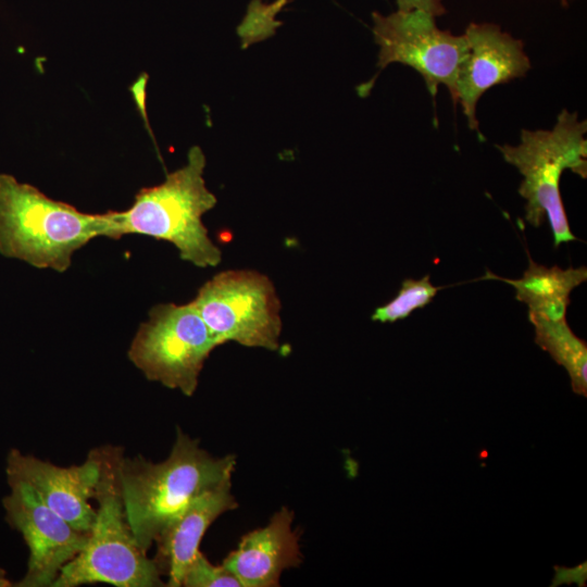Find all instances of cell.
Masks as SVG:
<instances>
[{"mask_svg": "<svg viewBox=\"0 0 587 587\" xmlns=\"http://www.w3.org/2000/svg\"><path fill=\"white\" fill-rule=\"evenodd\" d=\"M234 454L213 457L182 429L162 462L122 458L120 483L124 511L139 548L145 552L186 504L232 477Z\"/></svg>", "mask_w": 587, "mask_h": 587, "instance_id": "cell-1", "label": "cell"}, {"mask_svg": "<svg viewBox=\"0 0 587 587\" xmlns=\"http://www.w3.org/2000/svg\"><path fill=\"white\" fill-rule=\"evenodd\" d=\"M110 211L85 213L13 175L0 174V254L64 273L74 253L110 236Z\"/></svg>", "mask_w": 587, "mask_h": 587, "instance_id": "cell-2", "label": "cell"}, {"mask_svg": "<svg viewBox=\"0 0 587 587\" xmlns=\"http://www.w3.org/2000/svg\"><path fill=\"white\" fill-rule=\"evenodd\" d=\"M205 155L192 146L187 162L166 175L163 183L141 188L125 211H110L111 239L137 234L172 243L179 258L201 268L214 267L222 260L202 216L217 200L203 178Z\"/></svg>", "mask_w": 587, "mask_h": 587, "instance_id": "cell-3", "label": "cell"}, {"mask_svg": "<svg viewBox=\"0 0 587 587\" xmlns=\"http://www.w3.org/2000/svg\"><path fill=\"white\" fill-rule=\"evenodd\" d=\"M95 451L100 463L92 497L98 503L96 520L85 547L62 567L52 587L165 586L155 561L139 548L126 520L120 483L122 453L113 447Z\"/></svg>", "mask_w": 587, "mask_h": 587, "instance_id": "cell-4", "label": "cell"}, {"mask_svg": "<svg viewBox=\"0 0 587 587\" xmlns=\"http://www.w3.org/2000/svg\"><path fill=\"white\" fill-rule=\"evenodd\" d=\"M586 132L587 122L563 109L552 129H523L517 146H497L504 160L523 176L519 193L526 200L525 220L538 227L547 217L554 247L577 240L561 199L560 178L565 170L587 177Z\"/></svg>", "mask_w": 587, "mask_h": 587, "instance_id": "cell-5", "label": "cell"}, {"mask_svg": "<svg viewBox=\"0 0 587 587\" xmlns=\"http://www.w3.org/2000/svg\"><path fill=\"white\" fill-rule=\"evenodd\" d=\"M221 346L192 302L159 303L149 311L129 346L130 362L151 382L195 394L210 353Z\"/></svg>", "mask_w": 587, "mask_h": 587, "instance_id": "cell-6", "label": "cell"}, {"mask_svg": "<svg viewBox=\"0 0 587 587\" xmlns=\"http://www.w3.org/2000/svg\"><path fill=\"white\" fill-rule=\"evenodd\" d=\"M191 302L221 345L279 348L282 305L266 275L246 268L222 271L198 289Z\"/></svg>", "mask_w": 587, "mask_h": 587, "instance_id": "cell-7", "label": "cell"}, {"mask_svg": "<svg viewBox=\"0 0 587 587\" xmlns=\"http://www.w3.org/2000/svg\"><path fill=\"white\" fill-rule=\"evenodd\" d=\"M374 40L379 47V68L390 63L413 67L435 98L445 85L455 103V86L461 64L467 53L464 34L441 30L435 16L421 11H397L389 15L372 14Z\"/></svg>", "mask_w": 587, "mask_h": 587, "instance_id": "cell-8", "label": "cell"}, {"mask_svg": "<svg viewBox=\"0 0 587 587\" xmlns=\"http://www.w3.org/2000/svg\"><path fill=\"white\" fill-rule=\"evenodd\" d=\"M10 494L3 499L7 517L29 551L21 587H52L62 567L85 547L89 533L73 527L48 507L26 482L8 477Z\"/></svg>", "mask_w": 587, "mask_h": 587, "instance_id": "cell-9", "label": "cell"}, {"mask_svg": "<svg viewBox=\"0 0 587 587\" xmlns=\"http://www.w3.org/2000/svg\"><path fill=\"white\" fill-rule=\"evenodd\" d=\"M467 53L461 64L455 102L463 108L471 129L479 130L476 104L495 85L522 77L530 68L523 42L492 24L469 25L464 33Z\"/></svg>", "mask_w": 587, "mask_h": 587, "instance_id": "cell-10", "label": "cell"}, {"mask_svg": "<svg viewBox=\"0 0 587 587\" xmlns=\"http://www.w3.org/2000/svg\"><path fill=\"white\" fill-rule=\"evenodd\" d=\"M100 474L96 451L80 465L62 467L12 450L8 457V477L32 486L43 502L78 530L89 533L96 510L89 502Z\"/></svg>", "mask_w": 587, "mask_h": 587, "instance_id": "cell-11", "label": "cell"}, {"mask_svg": "<svg viewBox=\"0 0 587 587\" xmlns=\"http://www.w3.org/2000/svg\"><path fill=\"white\" fill-rule=\"evenodd\" d=\"M237 505L230 477L192 499L171 519L154 541L153 560L161 575L167 576L166 586H182L184 574L200 551L201 539L210 525Z\"/></svg>", "mask_w": 587, "mask_h": 587, "instance_id": "cell-12", "label": "cell"}, {"mask_svg": "<svg viewBox=\"0 0 587 587\" xmlns=\"http://www.w3.org/2000/svg\"><path fill=\"white\" fill-rule=\"evenodd\" d=\"M294 512L283 507L267 525L246 534L223 561L241 587H274L283 571L301 563Z\"/></svg>", "mask_w": 587, "mask_h": 587, "instance_id": "cell-13", "label": "cell"}, {"mask_svg": "<svg viewBox=\"0 0 587 587\" xmlns=\"http://www.w3.org/2000/svg\"><path fill=\"white\" fill-rule=\"evenodd\" d=\"M528 267L519 279L500 277L487 271L480 279H497L515 289L516 300L528 307V315L550 321L566 319L570 294L587 279L585 266L561 268L537 264L528 251Z\"/></svg>", "mask_w": 587, "mask_h": 587, "instance_id": "cell-14", "label": "cell"}, {"mask_svg": "<svg viewBox=\"0 0 587 587\" xmlns=\"http://www.w3.org/2000/svg\"><path fill=\"white\" fill-rule=\"evenodd\" d=\"M535 327V342L569 373L575 394L587 396V345L569 326L566 319L550 321L528 315Z\"/></svg>", "mask_w": 587, "mask_h": 587, "instance_id": "cell-15", "label": "cell"}, {"mask_svg": "<svg viewBox=\"0 0 587 587\" xmlns=\"http://www.w3.org/2000/svg\"><path fill=\"white\" fill-rule=\"evenodd\" d=\"M442 288L432 284L429 275H425L421 279L405 278L396 297L376 308L371 320L380 323H394L407 319L413 311L429 304L438 290Z\"/></svg>", "mask_w": 587, "mask_h": 587, "instance_id": "cell-16", "label": "cell"}, {"mask_svg": "<svg viewBox=\"0 0 587 587\" xmlns=\"http://www.w3.org/2000/svg\"><path fill=\"white\" fill-rule=\"evenodd\" d=\"M182 586L185 587H241L239 580L223 564L214 565L199 551L187 567Z\"/></svg>", "mask_w": 587, "mask_h": 587, "instance_id": "cell-17", "label": "cell"}, {"mask_svg": "<svg viewBox=\"0 0 587 587\" xmlns=\"http://www.w3.org/2000/svg\"><path fill=\"white\" fill-rule=\"evenodd\" d=\"M399 11L421 10L438 16L445 13L441 0H397Z\"/></svg>", "mask_w": 587, "mask_h": 587, "instance_id": "cell-18", "label": "cell"}, {"mask_svg": "<svg viewBox=\"0 0 587 587\" xmlns=\"http://www.w3.org/2000/svg\"><path fill=\"white\" fill-rule=\"evenodd\" d=\"M11 585V582L5 577V572L0 569V587H9Z\"/></svg>", "mask_w": 587, "mask_h": 587, "instance_id": "cell-19", "label": "cell"}, {"mask_svg": "<svg viewBox=\"0 0 587 587\" xmlns=\"http://www.w3.org/2000/svg\"><path fill=\"white\" fill-rule=\"evenodd\" d=\"M562 3L565 5V4H566V0H562Z\"/></svg>", "mask_w": 587, "mask_h": 587, "instance_id": "cell-20", "label": "cell"}]
</instances>
